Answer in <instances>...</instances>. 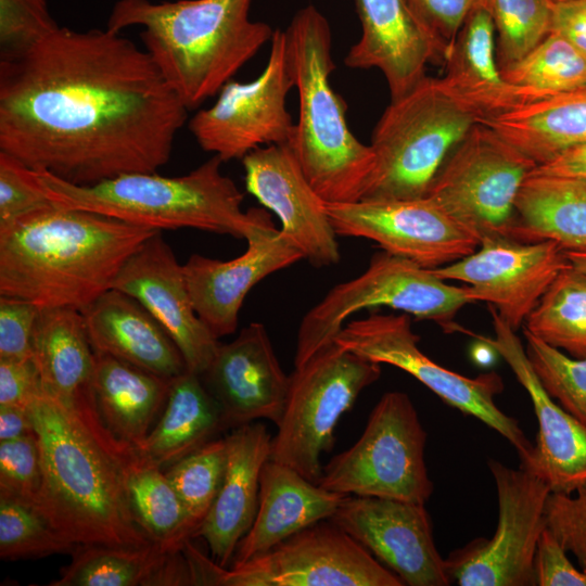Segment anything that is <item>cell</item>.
<instances>
[{
    "instance_id": "obj_1",
    "label": "cell",
    "mask_w": 586,
    "mask_h": 586,
    "mask_svg": "<svg viewBox=\"0 0 586 586\" xmlns=\"http://www.w3.org/2000/svg\"><path fill=\"white\" fill-rule=\"evenodd\" d=\"M187 117L148 52L107 28L59 26L0 58V151L69 183L156 173Z\"/></svg>"
},
{
    "instance_id": "obj_2",
    "label": "cell",
    "mask_w": 586,
    "mask_h": 586,
    "mask_svg": "<svg viewBox=\"0 0 586 586\" xmlns=\"http://www.w3.org/2000/svg\"><path fill=\"white\" fill-rule=\"evenodd\" d=\"M28 411L41 458L37 507L49 521L77 545L151 544L132 515L126 489L136 447L110 432L93 392L65 400L41 391Z\"/></svg>"
},
{
    "instance_id": "obj_3",
    "label": "cell",
    "mask_w": 586,
    "mask_h": 586,
    "mask_svg": "<svg viewBox=\"0 0 586 586\" xmlns=\"http://www.w3.org/2000/svg\"><path fill=\"white\" fill-rule=\"evenodd\" d=\"M158 231L52 202L0 227V295L82 311Z\"/></svg>"
},
{
    "instance_id": "obj_4",
    "label": "cell",
    "mask_w": 586,
    "mask_h": 586,
    "mask_svg": "<svg viewBox=\"0 0 586 586\" xmlns=\"http://www.w3.org/2000/svg\"><path fill=\"white\" fill-rule=\"evenodd\" d=\"M252 0H118L106 28L140 26V38L163 78L188 111L221 88L271 40L252 21Z\"/></svg>"
},
{
    "instance_id": "obj_5",
    "label": "cell",
    "mask_w": 586,
    "mask_h": 586,
    "mask_svg": "<svg viewBox=\"0 0 586 586\" xmlns=\"http://www.w3.org/2000/svg\"><path fill=\"white\" fill-rule=\"evenodd\" d=\"M286 54L298 97L289 145L307 180L326 203L360 201L371 175L370 144L349 130L346 103L330 84L335 69L326 16L308 4L286 27Z\"/></svg>"
},
{
    "instance_id": "obj_6",
    "label": "cell",
    "mask_w": 586,
    "mask_h": 586,
    "mask_svg": "<svg viewBox=\"0 0 586 586\" xmlns=\"http://www.w3.org/2000/svg\"><path fill=\"white\" fill-rule=\"evenodd\" d=\"M217 155L177 177L129 173L94 184L69 183L48 171L29 174L53 203L162 231L193 228L245 239L259 208L242 211L243 193L220 171Z\"/></svg>"
},
{
    "instance_id": "obj_7",
    "label": "cell",
    "mask_w": 586,
    "mask_h": 586,
    "mask_svg": "<svg viewBox=\"0 0 586 586\" xmlns=\"http://www.w3.org/2000/svg\"><path fill=\"white\" fill-rule=\"evenodd\" d=\"M480 120L441 78L425 76L391 100L378 120L369 143L374 164L360 201L426 196L448 155Z\"/></svg>"
},
{
    "instance_id": "obj_8",
    "label": "cell",
    "mask_w": 586,
    "mask_h": 586,
    "mask_svg": "<svg viewBox=\"0 0 586 586\" xmlns=\"http://www.w3.org/2000/svg\"><path fill=\"white\" fill-rule=\"evenodd\" d=\"M470 303L468 285L449 284L410 259L378 252L361 275L333 286L303 317L294 366L334 343L346 319L364 308L387 306L451 330L455 316Z\"/></svg>"
},
{
    "instance_id": "obj_9",
    "label": "cell",
    "mask_w": 586,
    "mask_h": 586,
    "mask_svg": "<svg viewBox=\"0 0 586 586\" xmlns=\"http://www.w3.org/2000/svg\"><path fill=\"white\" fill-rule=\"evenodd\" d=\"M426 432L409 396L386 392L358 441L322 467L316 484L344 496L425 504L433 493L424 450Z\"/></svg>"
},
{
    "instance_id": "obj_10",
    "label": "cell",
    "mask_w": 586,
    "mask_h": 586,
    "mask_svg": "<svg viewBox=\"0 0 586 586\" xmlns=\"http://www.w3.org/2000/svg\"><path fill=\"white\" fill-rule=\"evenodd\" d=\"M381 375V365L337 343L323 347L290 375L270 460L286 464L309 481L321 476V455L334 445L339 419Z\"/></svg>"
},
{
    "instance_id": "obj_11",
    "label": "cell",
    "mask_w": 586,
    "mask_h": 586,
    "mask_svg": "<svg viewBox=\"0 0 586 586\" xmlns=\"http://www.w3.org/2000/svg\"><path fill=\"white\" fill-rule=\"evenodd\" d=\"M419 341L406 314H371L352 320L334 339L340 346L367 360L387 364L411 374L447 405L479 419L504 436L515 448L520 464H526L534 444L519 422L495 403V397L504 391L502 379L496 372L469 378L444 368L421 352Z\"/></svg>"
},
{
    "instance_id": "obj_12",
    "label": "cell",
    "mask_w": 586,
    "mask_h": 586,
    "mask_svg": "<svg viewBox=\"0 0 586 586\" xmlns=\"http://www.w3.org/2000/svg\"><path fill=\"white\" fill-rule=\"evenodd\" d=\"M536 167L532 158L477 123L448 155L426 196L480 240L510 238L519 191Z\"/></svg>"
},
{
    "instance_id": "obj_13",
    "label": "cell",
    "mask_w": 586,
    "mask_h": 586,
    "mask_svg": "<svg viewBox=\"0 0 586 586\" xmlns=\"http://www.w3.org/2000/svg\"><path fill=\"white\" fill-rule=\"evenodd\" d=\"M498 498V523L492 538H475L445 559L447 574L460 586L536 585L534 560L547 527L549 486L528 469L488 460Z\"/></svg>"
},
{
    "instance_id": "obj_14",
    "label": "cell",
    "mask_w": 586,
    "mask_h": 586,
    "mask_svg": "<svg viewBox=\"0 0 586 586\" xmlns=\"http://www.w3.org/2000/svg\"><path fill=\"white\" fill-rule=\"evenodd\" d=\"M292 88L285 31L278 28L260 75L246 82L228 81L215 103L189 120V130L204 151L224 163L242 160L260 146L289 143L294 123L286 97Z\"/></svg>"
},
{
    "instance_id": "obj_15",
    "label": "cell",
    "mask_w": 586,
    "mask_h": 586,
    "mask_svg": "<svg viewBox=\"0 0 586 586\" xmlns=\"http://www.w3.org/2000/svg\"><path fill=\"white\" fill-rule=\"evenodd\" d=\"M315 523L242 564L222 569L227 586H403L330 520Z\"/></svg>"
},
{
    "instance_id": "obj_16",
    "label": "cell",
    "mask_w": 586,
    "mask_h": 586,
    "mask_svg": "<svg viewBox=\"0 0 586 586\" xmlns=\"http://www.w3.org/2000/svg\"><path fill=\"white\" fill-rule=\"evenodd\" d=\"M570 265L565 250L557 242H521L495 235L483 238L479 247L461 259L431 270L443 280L468 285L473 303L489 304L517 331Z\"/></svg>"
},
{
    "instance_id": "obj_17",
    "label": "cell",
    "mask_w": 586,
    "mask_h": 586,
    "mask_svg": "<svg viewBox=\"0 0 586 586\" xmlns=\"http://www.w3.org/2000/svg\"><path fill=\"white\" fill-rule=\"evenodd\" d=\"M327 212L337 235L369 239L428 269L461 259L481 243L428 196L327 203Z\"/></svg>"
},
{
    "instance_id": "obj_18",
    "label": "cell",
    "mask_w": 586,
    "mask_h": 586,
    "mask_svg": "<svg viewBox=\"0 0 586 586\" xmlns=\"http://www.w3.org/2000/svg\"><path fill=\"white\" fill-rule=\"evenodd\" d=\"M362 545L404 585L451 583L434 543L424 504L346 496L329 519Z\"/></svg>"
},
{
    "instance_id": "obj_19",
    "label": "cell",
    "mask_w": 586,
    "mask_h": 586,
    "mask_svg": "<svg viewBox=\"0 0 586 586\" xmlns=\"http://www.w3.org/2000/svg\"><path fill=\"white\" fill-rule=\"evenodd\" d=\"M245 240V252L230 260L193 254L182 265L195 313L216 339L235 332L243 301L255 284L304 259L264 208Z\"/></svg>"
},
{
    "instance_id": "obj_20",
    "label": "cell",
    "mask_w": 586,
    "mask_h": 586,
    "mask_svg": "<svg viewBox=\"0 0 586 586\" xmlns=\"http://www.w3.org/2000/svg\"><path fill=\"white\" fill-rule=\"evenodd\" d=\"M245 188L277 215L280 231L320 268L336 264L340 250L327 203L303 173L288 143L255 149L242 160Z\"/></svg>"
},
{
    "instance_id": "obj_21",
    "label": "cell",
    "mask_w": 586,
    "mask_h": 586,
    "mask_svg": "<svg viewBox=\"0 0 586 586\" xmlns=\"http://www.w3.org/2000/svg\"><path fill=\"white\" fill-rule=\"evenodd\" d=\"M137 300L167 331L187 369L201 375L219 343L199 318L180 265L161 231L146 239L125 262L113 288Z\"/></svg>"
},
{
    "instance_id": "obj_22",
    "label": "cell",
    "mask_w": 586,
    "mask_h": 586,
    "mask_svg": "<svg viewBox=\"0 0 586 586\" xmlns=\"http://www.w3.org/2000/svg\"><path fill=\"white\" fill-rule=\"evenodd\" d=\"M494 339H484L508 364L531 397L538 433L530 461L521 464L542 479L551 493L572 495L586 483V425L548 394L525 347L489 306Z\"/></svg>"
},
{
    "instance_id": "obj_23",
    "label": "cell",
    "mask_w": 586,
    "mask_h": 586,
    "mask_svg": "<svg viewBox=\"0 0 586 586\" xmlns=\"http://www.w3.org/2000/svg\"><path fill=\"white\" fill-rule=\"evenodd\" d=\"M228 428L268 419L279 423L290 377L282 370L264 324L252 322L230 343L219 344L200 375Z\"/></svg>"
},
{
    "instance_id": "obj_24",
    "label": "cell",
    "mask_w": 586,
    "mask_h": 586,
    "mask_svg": "<svg viewBox=\"0 0 586 586\" xmlns=\"http://www.w3.org/2000/svg\"><path fill=\"white\" fill-rule=\"evenodd\" d=\"M361 35L344 63L349 68L379 69L391 100L412 89L430 63L444 61L435 36L407 0H356Z\"/></svg>"
},
{
    "instance_id": "obj_25",
    "label": "cell",
    "mask_w": 586,
    "mask_h": 586,
    "mask_svg": "<svg viewBox=\"0 0 586 586\" xmlns=\"http://www.w3.org/2000/svg\"><path fill=\"white\" fill-rule=\"evenodd\" d=\"M271 435L263 423H246L226 436L227 464L220 489L196 536L213 560L228 569L240 540L251 528L258 508L259 480L270 459Z\"/></svg>"
},
{
    "instance_id": "obj_26",
    "label": "cell",
    "mask_w": 586,
    "mask_h": 586,
    "mask_svg": "<svg viewBox=\"0 0 586 586\" xmlns=\"http://www.w3.org/2000/svg\"><path fill=\"white\" fill-rule=\"evenodd\" d=\"M81 313L94 352L169 380L188 370L167 331L130 295L110 289Z\"/></svg>"
},
{
    "instance_id": "obj_27",
    "label": "cell",
    "mask_w": 586,
    "mask_h": 586,
    "mask_svg": "<svg viewBox=\"0 0 586 586\" xmlns=\"http://www.w3.org/2000/svg\"><path fill=\"white\" fill-rule=\"evenodd\" d=\"M345 497L269 459L260 472L255 520L240 540L231 566L244 563L315 523L329 520Z\"/></svg>"
},
{
    "instance_id": "obj_28",
    "label": "cell",
    "mask_w": 586,
    "mask_h": 586,
    "mask_svg": "<svg viewBox=\"0 0 586 586\" xmlns=\"http://www.w3.org/2000/svg\"><path fill=\"white\" fill-rule=\"evenodd\" d=\"M444 62V87L481 120L535 101L527 90L510 84L501 73L487 3L469 14Z\"/></svg>"
},
{
    "instance_id": "obj_29",
    "label": "cell",
    "mask_w": 586,
    "mask_h": 586,
    "mask_svg": "<svg viewBox=\"0 0 586 586\" xmlns=\"http://www.w3.org/2000/svg\"><path fill=\"white\" fill-rule=\"evenodd\" d=\"M171 380L94 352L92 392L99 413L116 438L136 448L161 415Z\"/></svg>"
},
{
    "instance_id": "obj_30",
    "label": "cell",
    "mask_w": 586,
    "mask_h": 586,
    "mask_svg": "<svg viewBox=\"0 0 586 586\" xmlns=\"http://www.w3.org/2000/svg\"><path fill=\"white\" fill-rule=\"evenodd\" d=\"M181 548L151 543L143 547L78 545L72 561L50 586L183 585Z\"/></svg>"
},
{
    "instance_id": "obj_31",
    "label": "cell",
    "mask_w": 586,
    "mask_h": 586,
    "mask_svg": "<svg viewBox=\"0 0 586 586\" xmlns=\"http://www.w3.org/2000/svg\"><path fill=\"white\" fill-rule=\"evenodd\" d=\"M225 429L220 408L201 377L187 370L171 380L161 415L137 449L165 470Z\"/></svg>"
},
{
    "instance_id": "obj_32",
    "label": "cell",
    "mask_w": 586,
    "mask_h": 586,
    "mask_svg": "<svg viewBox=\"0 0 586 586\" xmlns=\"http://www.w3.org/2000/svg\"><path fill=\"white\" fill-rule=\"evenodd\" d=\"M537 166L586 143V86L480 120Z\"/></svg>"
},
{
    "instance_id": "obj_33",
    "label": "cell",
    "mask_w": 586,
    "mask_h": 586,
    "mask_svg": "<svg viewBox=\"0 0 586 586\" xmlns=\"http://www.w3.org/2000/svg\"><path fill=\"white\" fill-rule=\"evenodd\" d=\"M510 238L586 247V181L532 171L517 198Z\"/></svg>"
},
{
    "instance_id": "obj_34",
    "label": "cell",
    "mask_w": 586,
    "mask_h": 586,
    "mask_svg": "<svg viewBox=\"0 0 586 586\" xmlns=\"http://www.w3.org/2000/svg\"><path fill=\"white\" fill-rule=\"evenodd\" d=\"M31 348L43 392L66 400L92 391L94 351L80 310L39 308Z\"/></svg>"
},
{
    "instance_id": "obj_35",
    "label": "cell",
    "mask_w": 586,
    "mask_h": 586,
    "mask_svg": "<svg viewBox=\"0 0 586 586\" xmlns=\"http://www.w3.org/2000/svg\"><path fill=\"white\" fill-rule=\"evenodd\" d=\"M126 489L132 515L152 543L182 548L196 536L198 530L165 471L137 448L128 462Z\"/></svg>"
},
{
    "instance_id": "obj_36",
    "label": "cell",
    "mask_w": 586,
    "mask_h": 586,
    "mask_svg": "<svg viewBox=\"0 0 586 586\" xmlns=\"http://www.w3.org/2000/svg\"><path fill=\"white\" fill-rule=\"evenodd\" d=\"M523 329L575 359L586 358V272L570 265L556 277Z\"/></svg>"
},
{
    "instance_id": "obj_37",
    "label": "cell",
    "mask_w": 586,
    "mask_h": 586,
    "mask_svg": "<svg viewBox=\"0 0 586 586\" xmlns=\"http://www.w3.org/2000/svg\"><path fill=\"white\" fill-rule=\"evenodd\" d=\"M507 81L527 90L534 100L586 86V54L551 31L513 65L501 69Z\"/></svg>"
},
{
    "instance_id": "obj_38",
    "label": "cell",
    "mask_w": 586,
    "mask_h": 586,
    "mask_svg": "<svg viewBox=\"0 0 586 586\" xmlns=\"http://www.w3.org/2000/svg\"><path fill=\"white\" fill-rule=\"evenodd\" d=\"M65 537L34 504L0 493V558L20 560L73 553Z\"/></svg>"
},
{
    "instance_id": "obj_39",
    "label": "cell",
    "mask_w": 586,
    "mask_h": 586,
    "mask_svg": "<svg viewBox=\"0 0 586 586\" xmlns=\"http://www.w3.org/2000/svg\"><path fill=\"white\" fill-rule=\"evenodd\" d=\"M500 69L523 59L552 30L551 0H487Z\"/></svg>"
},
{
    "instance_id": "obj_40",
    "label": "cell",
    "mask_w": 586,
    "mask_h": 586,
    "mask_svg": "<svg viewBox=\"0 0 586 586\" xmlns=\"http://www.w3.org/2000/svg\"><path fill=\"white\" fill-rule=\"evenodd\" d=\"M226 464L224 437L208 442L164 470L198 531L220 489Z\"/></svg>"
},
{
    "instance_id": "obj_41",
    "label": "cell",
    "mask_w": 586,
    "mask_h": 586,
    "mask_svg": "<svg viewBox=\"0 0 586 586\" xmlns=\"http://www.w3.org/2000/svg\"><path fill=\"white\" fill-rule=\"evenodd\" d=\"M525 352L548 394L586 425V358L575 359L523 329Z\"/></svg>"
},
{
    "instance_id": "obj_42",
    "label": "cell",
    "mask_w": 586,
    "mask_h": 586,
    "mask_svg": "<svg viewBox=\"0 0 586 586\" xmlns=\"http://www.w3.org/2000/svg\"><path fill=\"white\" fill-rule=\"evenodd\" d=\"M41 482L36 434L0 441V493L37 506Z\"/></svg>"
},
{
    "instance_id": "obj_43",
    "label": "cell",
    "mask_w": 586,
    "mask_h": 586,
    "mask_svg": "<svg viewBox=\"0 0 586 586\" xmlns=\"http://www.w3.org/2000/svg\"><path fill=\"white\" fill-rule=\"evenodd\" d=\"M56 27L47 0H0V58L24 51Z\"/></svg>"
},
{
    "instance_id": "obj_44",
    "label": "cell",
    "mask_w": 586,
    "mask_h": 586,
    "mask_svg": "<svg viewBox=\"0 0 586 586\" xmlns=\"http://www.w3.org/2000/svg\"><path fill=\"white\" fill-rule=\"evenodd\" d=\"M575 495L550 493L545 509L547 528L586 570V483Z\"/></svg>"
},
{
    "instance_id": "obj_45",
    "label": "cell",
    "mask_w": 586,
    "mask_h": 586,
    "mask_svg": "<svg viewBox=\"0 0 586 586\" xmlns=\"http://www.w3.org/2000/svg\"><path fill=\"white\" fill-rule=\"evenodd\" d=\"M51 203L37 187L29 168L0 151V227Z\"/></svg>"
},
{
    "instance_id": "obj_46",
    "label": "cell",
    "mask_w": 586,
    "mask_h": 586,
    "mask_svg": "<svg viewBox=\"0 0 586 586\" xmlns=\"http://www.w3.org/2000/svg\"><path fill=\"white\" fill-rule=\"evenodd\" d=\"M416 15L435 36L444 53L449 54L469 14L487 0H407Z\"/></svg>"
},
{
    "instance_id": "obj_47",
    "label": "cell",
    "mask_w": 586,
    "mask_h": 586,
    "mask_svg": "<svg viewBox=\"0 0 586 586\" xmlns=\"http://www.w3.org/2000/svg\"><path fill=\"white\" fill-rule=\"evenodd\" d=\"M39 307L0 295V358L33 357V332Z\"/></svg>"
},
{
    "instance_id": "obj_48",
    "label": "cell",
    "mask_w": 586,
    "mask_h": 586,
    "mask_svg": "<svg viewBox=\"0 0 586 586\" xmlns=\"http://www.w3.org/2000/svg\"><path fill=\"white\" fill-rule=\"evenodd\" d=\"M566 550L546 527L537 544L534 572L538 586H586V570L570 561Z\"/></svg>"
},
{
    "instance_id": "obj_49",
    "label": "cell",
    "mask_w": 586,
    "mask_h": 586,
    "mask_svg": "<svg viewBox=\"0 0 586 586\" xmlns=\"http://www.w3.org/2000/svg\"><path fill=\"white\" fill-rule=\"evenodd\" d=\"M41 391L40 374L33 357L0 358V405L28 408Z\"/></svg>"
},
{
    "instance_id": "obj_50",
    "label": "cell",
    "mask_w": 586,
    "mask_h": 586,
    "mask_svg": "<svg viewBox=\"0 0 586 586\" xmlns=\"http://www.w3.org/2000/svg\"><path fill=\"white\" fill-rule=\"evenodd\" d=\"M586 54V0H568L552 4V30Z\"/></svg>"
},
{
    "instance_id": "obj_51",
    "label": "cell",
    "mask_w": 586,
    "mask_h": 586,
    "mask_svg": "<svg viewBox=\"0 0 586 586\" xmlns=\"http://www.w3.org/2000/svg\"><path fill=\"white\" fill-rule=\"evenodd\" d=\"M533 171L586 181V143L561 152L550 161L538 165Z\"/></svg>"
},
{
    "instance_id": "obj_52",
    "label": "cell",
    "mask_w": 586,
    "mask_h": 586,
    "mask_svg": "<svg viewBox=\"0 0 586 586\" xmlns=\"http://www.w3.org/2000/svg\"><path fill=\"white\" fill-rule=\"evenodd\" d=\"M35 434L28 408L0 405V441Z\"/></svg>"
},
{
    "instance_id": "obj_53",
    "label": "cell",
    "mask_w": 586,
    "mask_h": 586,
    "mask_svg": "<svg viewBox=\"0 0 586 586\" xmlns=\"http://www.w3.org/2000/svg\"><path fill=\"white\" fill-rule=\"evenodd\" d=\"M565 255L572 266L586 272V247L565 250Z\"/></svg>"
},
{
    "instance_id": "obj_54",
    "label": "cell",
    "mask_w": 586,
    "mask_h": 586,
    "mask_svg": "<svg viewBox=\"0 0 586 586\" xmlns=\"http://www.w3.org/2000/svg\"><path fill=\"white\" fill-rule=\"evenodd\" d=\"M552 2H562V1H568V0H551Z\"/></svg>"
}]
</instances>
